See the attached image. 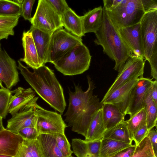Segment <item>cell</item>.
<instances>
[{"label":"cell","mask_w":157,"mask_h":157,"mask_svg":"<svg viewBox=\"0 0 157 157\" xmlns=\"http://www.w3.org/2000/svg\"><path fill=\"white\" fill-rule=\"evenodd\" d=\"M17 68L35 91L54 109L61 114L66 103L63 88L54 71L45 65L30 71L19 60Z\"/></svg>","instance_id":"cell-1"},{"label":"cell","mask_w":157,"mask_h":157,"mask_svg":"<svg viewBox=\"0 0 157 157\" xmlns=\"http://www.w3.org/2000/svg\"><path fill=\"white\" fill-rule=\"evenodd\" d=\"M101 26L95 33L94 41L103 48L104 53L115 62L114 69L119 72L132 53L122 40L117 29L103 8Z\"/></svg>","instance_id":"cell-2"},{"label":"cell","mask_w":157,"mask_h":157,"mask_svg":"<svg viewBox=\"0 0 157 157\" xmlns=\"http://www.w3.org/2000/svg\"><path fill=\"white\" fill-rule=\"evenodd\" d=\"M91 58L88 48L83 43L72 49L53 64L64 75H76L89 69Z\"/></svg>","instance_id":"cell-3"},{"label":"cell","mask_w":157,"mask_h":157,"mask_svg":"<svg viewBox=\"0 0 157 157\" xmlns=\"http://www.w3.org/2000/svg\"><path fill=\"white\" fill-rule=\"evenodd\" d=\"M105 11L117 29L139 23L145 13L141 0H122L117 6Z\"/></svg>","instance_id":"cell-4"},{"label":"cell","mask_w":157,"mask_h":157,"mask_svg":"<svg viewBox=\"0 0 157 157\" xmlns=\"http://www.w3.org/2000/svg\"><path fill=\"white\" fill-rule=\"evenodd\" d=\"M32 26L50 34L63 28L61 18L47 0H39L30 21Z\"/></svg>","instance_id":"cell-5"},{"label":"cell","mask_w":157,"mask_h":157,"mask_svg":"<svg viewBox=\"0 0 157 157\" xmlns=\"http://www.w3.org/2000/svg\"><path fill=\"white\" fill-rule=\"evenodd\" d=\"M81 38L75 36L63 28L54 32L49 44L47 62L53 63L69 51L83 44Z\"/></svg>","instance_id":"cell-6"},{"label":"cell","mask_w":157,"mask_h":157,"mask_svg":"<svg viewBox=\"0 0 157 157\" xmlns=\"http://www.w3.org/2000/svg\"><path fill=\"white\" fill-rule=\"evenodd\" d=\"M87 78L88 87L86 91H83L81 86L75 85V91L72 92L69 90V105L64 115L65 121L69 127L84 109L93 95V91L95 87L94 84L89 76Z\"/></svg>","instance_id":"cell-7"},{"label":"cell","mask_w":157,"mask_h":157,"mask_svg":"<svg viewBox=\"0 0 157 157\" xmlns=\"http://www.w3.org/2000/svg\"><path fill=\"white\" fill-rule=\"evenodd\" d=\"M140 22L144 59L148 61L157 49V10L145 13Z\"/></svg>","instance_id":"cell-8"},{"label":"cell","mask_w":157,"mask_h":157,"mask_svg":"<svg viewBox=\"0 0 157 157\" xmlns=\"http://www.w3.org/2000/svg\"><path fill=\"white\" fill-rule=\"evenodd\" d=\"M144 59L132 54L118 72L116 78L104 97H106L127 82L143 77L146 61Z\"/></svg>","instance_id":"cell-9"},{"label":"cell","mask_w":157,"mask_h":157,"mask_svg":"<svg viewBox=\"0 0 157 157\" xmlns=\"http://www.w3.org/2000/svg\"><path fill=\"white\" fill-rule=\"evenodd\" d=\"M34 110L36 117L35 128L39 134H65L67 125L61 114L45 110L40 106L35 107Z\"/></svg>","instance_id":"cell-10"},{"label":"cell","mask_w":157,"mask_h":157,"mask_svg":"<svg viewBox=\"0 0 157 157\" xmlns=\"http://www.w3.org/2000/svg\"><path fill=\"white\" fill-rule=\"evenodd\" d=\"M11 91L14 94L11 96L8 110L12 116L32 107L39 106L36 103L38 97L36 96L35 92L31 88L25 89L19 87Z\"/></svg>","instance_id":"cell-11"},{"label":"cell","mask_w":157,"mask_h":157,"mask_svg":"<svg viewBox=\"0 0 157 157\" xmlns=\"http://www.w3.org/2000/svg\"><path fill=\"white\" fill-rule=\"evenodd\" d=\"M103 105L97 95L92 96L86 107L70 126L72 131L85 137L92 117Z\"/></svg>","instance_id":"cell-12"},{"label":"cell","mask_w":157,"mask_h":157,"mask_svg":"<svg viewBox=\"0 0 157 157\" xmlns=\"http://www.w3.org/2000/svg\"><path fill=\"white\" fill-rule=\"evenodd\" d=\"M139 78L132 79L113 91L105 97L101 102L110 103L116 106L125 116L127 114L132 89Z\"/></svg>","instance_id":"cell-13"},{"label":"cell","mask_w":157,"mask_h":157,"mask_svg":"<svg viewBox=\"0 0 157 157\" xmlns=\"http://www.w3.org/2000/svg\"><path fill=\"white\" fill-rule=\"evenodd\" d=\"M0 79L9 90L19 81L15 61L9 56L5 50L2 49L0 44Z\"/></svg>","instance_id":"cell-14"},{"label":"cell","mask_w":157,"mask_h":157,"mask_svg":"<svg viewBox=\"0 0 157 157\" xmlns=\"http://www.w3.org/2000/svg\"><path fill=\"white\" fill-rule=\"evenodd\" d=\"M152 82L149 78H139L131 92L126 114L131 117L144 108L146 94Z\"/></svg>","instance_id":"cell-15"},{"label":"cell","mask_w":157,"mask_h":157,"mask_svg":"<svg viewBox=\"0 0 157 157\" xmlns=\"http://www.w3.org/2000/svg\"><path fill=\"white\" fill-rule=\"evenodd\" d=\"M117 29L122 40L132 54L144 59L140 32V22Z\"/></svg>","instance_id":"cell-16"},{"label":"cell","mask_w":157,"mask_h":157,"mask_svg":"<svg viewBox=\"0 0 157 157\" xmlns=\"http://www.w3.org/2000/svg\"><path fill=\"white\" fill-rule=\"evenodd\" d=\"M35 108L32 107L12 116L7 121L6 129L17 134L19 131L24 128H35L36 117L34 112Z\"/></svg>","instance_id":"cell-17"},{"label":"cell","mask_w":157,"mask_h":157,"mask_svg":"<svg viewBox=\"0 0 157 157\" xmlns=\"http://www.w3.org/2000/svg\"><path fill=\"white\" fill-rule=\"evenodd\" d=\"M24 52V57L19 59L25 63L33 69H36L43 65L39 57L31 32L24 31L22 38Z\"/></svg>","instance_id":"cell-18"},{"label":"cell","mask_w":157,"mask_h":157,"mask_svg":"<svg viewBox=\"0 0 157 157\" xmlns=\"http://www.w3.org/2000/svg\"><path fill=\"white\" fill-rule=\"evenodd\" d=\"M24 141L20 135L5 128L0 131V154L15 157Z\"/></svg>","instance_id":"cell-19"},{"label":"cell","mask_w":157,"mask_h":157,"mask_svg":"<svg viewBox=\"0 0 157 157\" xmlns=\"http://www.w3.org/2000/svg\"><path fill=\"white\" fill-rule=\"evenodd\" d=\"M32 36L40 60L43 65L47 62L49 44L52 34L47 33L31 26L29 30Z\"/></svg>","instance_id":"cell-20"},{"label":"cell","mask_w":157,"mask_h":157,"mask_svg":"<svg viewBox=\"0 0 157 157\" xmlns=\"http://www.w3.org/2000/svg\"><path fill=\"white\" fill-rule=\"evenodd\" d=\"M61 18L63 27L67 32L81 38L85 35L81 16L77 14L69 7L65 10Z\"/></svg>","instance_id":"cell-21"},{"label":"cell","mask_w":157,"mask_h":157,"mask_svg":"<svg viewBox=\"0 0 157 157\" xmlns=\"http://www.w3.org/2000/svg\"><path fill=\"white\" fill-rule=\"evenodd\" d=\"M103 7L101 6L89 10L81 16L83 29L84 34L94 33L101 26L103 17Z\"/></svg>","instance_id":"cell-22"},{"label":"cell","mask_w":157,"mask_h":157,"mask_svg":"<svg viewBox=\"0 0 157 157\" xmlns=\"http://www.w3.org/2000/svg\"><path fill=\"white\" fill-rule=\"evenodd\" d=\"M37 139L42 157H66L58 147L52 134H40Z\"/></svg>","instance_id":"cell-23"},{"label":"cell","mask_w":157,"mask_h":157,"mask_svg":"<svg viewBox=\"0 0 157 157\" xmlns=\"http://www.w3.org/2000/svg\"><path fill=\"white\" fill-rule=\"evenodd\" d=\"M101 112L102 120L105 130L124 121L125 116L116 106L111 104H103Z\"/></svg>","instance_id":"cell-24"},{"label":"cell","mask_w":157,"mask_h":157,"mask_svg":"<svg viewBox=\"0 0 157 157\" xmlns=\"http://www.w3.org/2000/svg\"><path fill=\"white\" fill-rule=\"evenodd\" d=\"M105 130L102 118L101 109L92 117L85 140L90 141L101 140Z\"/></svg>","instance_id":"cell-25"},{"label":"cell","mask_w":157,"mask_h":157,"mask_svg":"<svg viewBox=\"0 0 157 157\" xmlns=\"http://www.w3.org/2000/svg\"><path fill=\"white\" fill-rule=\"evenodd\" d=\"M102 139L114 140L131 144L133 141L124 121L106 130Z\"/></svg>","instance_id":"cell-26"},{"label":"cell","mask_w":157,"mask_h":157,"mask_svg":"<svg viewBox=\"0 0 157 157\" xmlns=\"http://www.w3.org/2000/svg\"><path fill=\"white\" fill-rule=\"evenodd\" d=\"M132 145L114 140L102 139L99 155L100 157H110L121 150Z\"/></svg>","instance_id":"cell-27"},{"label":"cell","mask_w":157,"mask_h":157,"mask_svg":"<svg viewBox=\"0 0 157 157\" xmlns=\"http://www.w3.org/2000/svg\"><path fill=\"white\" fill-rule=\"evenodd\" d=\"M151 86L147 91L144 104L147 116L146 126L148 131L157 127V105L153 101L151 94Z\"/></svg>","instance_id":"cell-28"},{"label":"cell","mask_w":157,"mask_h":157,"mask_svg":"<svg viewBox=\"0 0 157 157\" xmlns=\"http://www.w3.org/2000/svg\"><path fill=\"white\" fill-rule=\"evenodd\" d=\"M124 122L132 139L135 132L146 125L147 116L144 109V108L141 109L130 117L129 119L124 121Z\"/></svg>","instance_id":"cell-29"},{"label":"cell","mask_w":157,"mask_h":157,"mask_svg":"<svg viewBox=\"0 0 157 157\" xmlns=\"http://www.w3.org/2000/svg\"><path fill=\"white\" fill-rule=\"evenodd\" d=\"M20 17L0 16V40L14 35V28L17 25Z\"/></svg>","instance_id":"cell-30"},{"label":"cell","mask_w":157,"mask_h":157,"mask_svg":"<svg viewBox=\"0 0 157 157\" xmlns=\"http://www.w3.org/2000/svg\"><path fill=\"white\" fill-rule=\"evenodd\" d=\"M21 4L16 1L0 0V16H20Z\"/></svg>","instance_id":"cell-31"},{"label":"cell","mask_w":157,"mask_h":157,"mask_svg":"<svg viewBox=\"0 0 157 157\" xmlns=\"http://www.w3.org/2000/svg\"><path fill=\"white\" fill-rule=\"evenodd\" d=\"M155 156L153 149L149 138L146 136L137 145L131 157H146Z\"/></svg>","instance_id":"cell-32"},{"label":"cell","mask_w":157,"mask_h":157,"mask_svg":"<svg viewBox=\"0 0 157 157\" xmlns=\"http://www.w3.org/2000/svg\"><path fill=\"white\" fill-rule=\"evenodd\" d=\"M52 134L55 137L57 145L63 155L68 157L73 153L71 148V145L65 134L55 133Z\"/></svg>","instance_id":"cell-33"},{"label":"cell","mask_w":157,"mask_h":157,"mask_svg":"<svg viewBox=\"0 0 157 157\" xmlns=\"http://www.w3.org/2000/svg\"><path fill=\"white\" fill-rule=\"evenodd\" d=\"M11 91L5 87L0 89V116L5 118L8 115V106Z\"/></svg>","instance_id":"cell-34"},{"label":"cell","mask_w":157,"mask_h":157,"mask_svg":"<svg viewBox=\"0 0 157 157\" xmlns=\"http://www.w3.org/2000/svg\"><path fill=\"white\" fill-rule=\"evenodd\" d=\"M35 1V0H24L21 4V16L25 20L30 22L32 18L31 12Z\"/></svg>","instance_id":"cell-35"},{"label":"cell","mask_w":157,"mask_h":157,"mask_svg":"<svg viewBox=\"0 0 157 157\" xmlns=\"http://www.w3.org/2000/svg\"><path fill=\"white\" fill-rule=\"evenodd\" d=\"M17 134L24 140H34L37 139L39 134L35 127H28L19 131Z\"/></svg>","instance_id":"cell-36"},{"label":"cell","mask_w":157,"mask_h":157,"mask_svg":"<svg viewBox=\"0 0 157 157\" xmlns=\"http://www.w3.org/2000/svg\"><path fill=\"white\" fill-rule=\"evenodd\" d=\"M61 17L65 11L69 7L65 0H47Z\"/></svg>","instance_id":"cell-37"},{"label":"cell","mask_w":157,"mask_h":157,"mask_svg":"<svg viewBox=\"0 0 157 157\" xmlns=\"http://www.w3.org/2000/svg\"><path fill=\"white\" fill-rule=\"evenodd\" d=\"M23 143L29 148L33 157H42L37 139L34 140H24Z\"/></svg>","instance_id":"cell-38"},{"label":"cell","mask_w":157,"mask_h":157,"mask_svg":"<svg viewBox=\"0 0 157 157\" xmlns=\"http://www.w3.org/2000/svg\"><path fill=\"white\" fill-rule=\"evenodd\" d=\"M148 61L150 65L151 76L157 81V49L155 51Z\"/></svg>","instance_id":"cell-39"},{"label":"cell","mask_w":157,"mask_h":157,"mask_svg":"<svg viewBox=\"0 0 157 157\" xmlns=\"http://www.w3.org/2000/svg\"><path fill=\"white\" fill-rule=\"evenodd\" d=\"M148 131L146 125L138 130L132 137L133 141L135 142V144L137 145L146 136Z\"/></svg>","instance_id":"cell-40"},{"label":"cell","mask_w":157,"mask_h":157,"mask_svg":"<svg viewBox=\"0 0 157 157\" xmlns=\"http://www.w3.org/2000/svg\"><path fill=\"white\" fill-rule=\"evenodd\" d=\"M149 139L152 147L154 155L157 157V132L156 128L155 129L150 130L147 133L146 136Z\"/></svg>","instance_id":"cell-41"},{"label":"cell","mask_w":157,"mask_h":157,"mask_svg":"<svg viewBox=\"0 0 157 157\" xmlns=\"http://www.w3.org/2000/svg\"><path fill=\"white\" fill-rule=\"evenodd\" d=\"M136 145L135 144L126 148L110 157H131L133 154Z\"/></svg>","instance_id":"cell-42"},{"label":"cell","mask_w":157,"mask_h":157,"mask_svg":"<svg viewBox=\"0 0 157 157\" xmlns=\"http://www.w3.org/2000/svg\"><path fill=\"white\" fill-rule=\"evenodd\" d=\"M145 13L157 10V0H141Z\"/></svg>","instance_id":"cell-43"},{"label":"cell","mask_w":157,"mask_h":157,"mask_svg":"<svg viewBox=\"0 0 157 157\" xmlns=\"http://www.w3.org/2000/svg\"><path fill=\"white\" fill-rule=\"evenodd\" d=\"M15 157H33L29 148L23 142Z\"/></svg>","instance_id":"cell-44"},{"label":"cell","mask_w":157,"mask_h":157,"mask_svg":"<svg viewBox=\"0 0 157 157\" xmlns=\"http://www.w3.org/2000/svg\"><path fill=\"white\" fill-rule=\"evenodd\" d=\"M122 0H104L103 8L106 11L110 10L117 6L121 2Z\"/></svg>","instance_id":"cell-45"},{"label":"cell","mask_w":157,"mask_h":157,"mask_svg":"<svg viewBox=\"0 0 157 157\" xmlns=\"http://www.w3.org/2000/svg\"><path fill=\"white\" fill-rule=\"evenodd\" d=\"M151 94L153 101L157 105V81H153L151 87Z\"/></svg>","instance_id":"cell-46"},{"label":"cell","mask_w":157,"mask_h":157,"mask_svg":"<svg viewBox=\"0 0 157 157\" xmlns=\"http://www.w3.org/2000/svg\"><path fill=\"white\" fill-rule=\"evenodd\" d=\"M2 119L3 118L0 116V131L5 128L3 125Z\"/></svg>","instance_id":"cell-47"},{"label":"cell","mask_w":157,"mask_h":157,"mask_svg":"<svg viewBox=\"0 0 157 157\" xmlns=\"http://www.w3.org/2000/svg\"><path fill=\"white\" fill-rule=\"evenodd\" d=\"M85 157H100L99 155H95L93 154H89Z\"/></svg>","instance_id":"cell-48"},{"label":"cell","mask_w":157,"mask_h":157,"mask_svg":"<svg viewBox=\"0 0 157 157\" xmlns=\"http://www.w3.org/2000/svg\"><path fill=\"white\" fill-rule=\"evenodd\" d=\"M0 157H15L10 156V155H4L0 154Z\"/></svg>","instance_id":"cell-49"},{"label":"cell","mask_w":157,"mask_h":157,"mask_svg":"<svg viewBox=\"0 0 157 157\" xmlns=\"http://www.w3.org/2000/svg\"><path fill=\"white\" fill-rule=\"evenodd\" d=\"M2 81L0 79V87H1V88H3L4 87L3 86L2 84Z\"/></svg>","instance_id":"cell-50"},{"label":"cell","mask_w":157,"mask_h":157,"mask_svg":"<svg viewBox=\"0 0 157 157\" xmlns=\"http://www.w3.org/2000/svg\"><path fill=\"white\" fill-rule=\"evenodd\" d=\"M155 157L154 156H147V157Z\"/></svg>","instance_id":"cell-51"}]
</instances>
